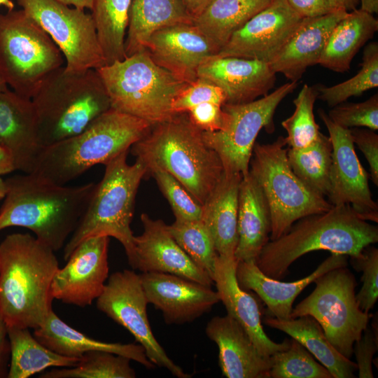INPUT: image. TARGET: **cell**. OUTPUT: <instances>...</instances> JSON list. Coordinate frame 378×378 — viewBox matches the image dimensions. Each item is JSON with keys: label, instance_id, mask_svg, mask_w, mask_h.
Wrapping results in <instances>:
<instances>
[{"label": "cell", "instance_id": "cell-32", "mask_svg": "<svg viewBox=\"0 0 378 378\" xmlns=\"http://www.w3.org/2000/svg\"><path fill=\"white\" fill-rule=\"evenodd\" d=\"M181 0H132L127 38L126 57L146 49L150 36L164 27L192 23Z\"/></svg>", "mask_w": 378, "mask_h": 378}, {"label": "cell", "instance_id": "cell-47", "mask_svg": "<svg viewBox=\"0 0 378 378\" xmlns=\"http://www.w3.org/2000/svg\"><path fill=\"white\" fill-rule=\"evenodd\" d=\"M354 144L365 157L369 167L370 178L378 186V135L374 130L368 128L354 127L350 129Z\"/></svg>", "mask_w": 378, "mask_h": 378}, {"label": "cell", "instance_id": "cell-38", "mask_svg": "<svg viewBox=\"0 0 378 378\" xmlns=\"http://www.w3.org/2000/svg\"><path fill=\"white\" fill-rule=\"evenodd\" d=\"M167 227L184 252L213 279L218 253L211 232L204 222L175 219Z\"/></svg>", "mask_w": 378, "mask_h": 378}, {"label": "cell", "instance_id": "cell-39", "mask_svg": "<svg viewBox=\"0 0 378 378\" xmlns=\"http://www.w3.org/2000/svg\"><path fill=\"white\" fill-rule=\"evenodd\" d=\"M361 69L353 77L332 86L316 85L318 99L333 107L378 86V43H368L364 48Z\"/></svg>", "mask_w": 378, "mask_h": 378}, {"label": "cell", "instance_id": "cell-12", "mask_svg": "<svg viewBox=\"0 0 378 378\" xmlns=\"http://www.w3.org/2000/svg\"><path fill=\"white\" fill-rule=\"evenodd\" d=\"M298 86V82L290 81L253 102L223 105L227 114L225 126L220 130L202 132V136L205 143L218 155L225 172L242 176L249 172L258 133L262 128L268 133L274 131V115L277 106Z\"/></svg>", "mask_w": 378, "mask_h": 378}, {"label": "cell", "instance_id": "cell-48", "mask_svg": "<svg viewBox=\"0 0 378 378\" xmlns=\"http://www.w3.org/2000/svg\"><path fill=\"white\" fill-rule=\"evenodd\" d=\"M290 8L302 18L326 15L335 10L329 0H286Z\"/></svg>", "mask_w": 378, "mask_h": 378}, {"label": "cell", "instance_id": "cell-11", "mask_svg": "<svg viewBox=\"0 0 378 378\" xmlns=\"http://www.w3.org/2000/svg\"><path fill=\"white\" fill-rule=\"evenodd\" d=\"M312 293L293 309L291 318H314L332 346L351 358L354 345L370 322V314L358 307L355 276L347 267L332 269L318 277Z\"/></svg>", "mask_w": 378, "mask_h": 378}, {"label": "cell", "instance_id": "cell-46", "mask_svg": "<svg viewBox=\"0 0 378 378\" xmlns=\"http://www.w3.org/2000/svg\"><path fill=\"white\" fill-rule=\"evenodd\" d=\"M378 337H376L368 324L359 340L354 345V354L359 378L374 377L372 364L373 356L378 349Z\"/></svg>", "mask_w": 378, "mask_h": 378}, {"label": "cell", "instance_id": "cell-17", "mask_svg": "<svg viewBox=\"0 0 378 378\" xmlns=\"http://www.w3.org/2000/svg\"><path fill=\"white\" fill-rule=\"evenodd\" d=\"M302 19L286 0H272L234 32L217 55L270 63L282 50Z\"/></svg>", "mask_w": 378, "mask_h": 378}, {"label": "cell", "instance_id": "cell-53", "mask_svg": "<svg viewBox=\"0 0 378 378\" xmlns=\"http://www.w3.org/2000/svg\"><path fill=\"white\" fill-rule=\"evenodd\" d=\"M65 5L72 6L80 9H92L94 0H56Z\"/></svg>", "mask_w": 378, "mask_h": 378}, {"label": "cell", "instance_id": "cell-34", "mask_svg": "<svg viewBox=\"0 0 378 378\" xmlns=\"http://www.w3.org/2000/svg\"><path fill=\"white\" fill-rule=\"evenodd\" d=\"M10 359L8 378H28L50 367H73L80 358L58 354L40 343L27 328L7 326Z\"/></svg>", "mask_w": 378, "mask_h": 378}, {"label": "cell", "instance_id": "cell-19", "mask_svg": "<svg viewBox=\"0 0 378 378\" xmlns=\"http://www.w3.org/2000/svg\"><path fill=\"white\" fill-rule=\"evenodd\" d=\"M145 50L157 64L189 84L198 78L200 65L217 55L220 48L192 22L155 31Z\"/></svg>", "mask_w": 378, "mask_h": 378}, {"label": "cell", "instance_id": "cell-3", "mask_svg": "<svg viewBox=\"0 0 378 378\" xmlns=\"http://www.w3.org/2000/svg\"><path fill=\"white\" fill-rule=\"evenodd\" d=\"M378 241V227L362 219L349 205L333 206L328 211L304 216L283 235L270 240L255 265L267 276L281 279L294 261L315 251L350 257Z\"/></svg>", "mask_w": 378, "mask_h": 378}, {"label": "cell", "instance_id": "cell-23", "mask_svg": "<svg viewBox=\"0 0 378 378\" xmlns=\"http://www.w3.org/2000/svg\"><path fill=\"white\" fill-rule=\"evenodd\" d=\"M347 265V255L331 253L308 276L295 281L283 282L265 275L254 262L238 261L236 276L241 289L255 292L266 304L267 316L288 320L291 318L295 300L307 286L326 272Z\"/></svg>", "mask_w": 378, "mask_h": 378}, {"label": "cell", "instance_id": "cell-1", "mask_svg": "<svg viewBox=\"0 0 378 378\" xmlns=\"http://www.w3.org/2000/svg\"><path fill=\"white\" fill-rule=\"evenodd\" d=\"M5 181L0 231L13 226L27 228L55 252L64 248L76 228L96 186L58 185L32 173Z\"/></svg>", "mask_w": 378, "mask_h": 378}, {"label": "cell", "instance_id": "cell-24", "mask_svg": "<svg viewBox=\"0 0 378 378\" xmlns=\"http://www.w3.org/2000/svg\"><path fill=\"white\" fill-rule=\"evenodd\" d=\"M237 262L234 256L218 255L213 276L216 291L227 314L244 328L262 354L270 356L285 349L289 340L286 338L281 343H276L265 332L257 300L252 294L241 289L237 283Z\"/></svg>", "mask_w": 378, "mask_h": 378}, {"label": "cell", "instance_id": "cell-25", "mask_svg": "<svg viewBox=\"0 0 378 378\" xmlns=\"http://www.w3.org/2000/svg\"><path fill=\"white\" fill-rule=\"evenodd\" d=\"M0 146L11 155L15 170L33 172L42 146L31 99L9 90L0 92Z\"/></svg>", "mask_w": 378, "mask_h": 378}, {"label": "cell", "instance_id": "cell-49", "mask_svg": "<svg viewBox=\"0 0 378 378\" xmlns=\"http://www.w3.org/2000/svg\"><path fill=\"white\" fill-rule=\"evenodd\" d=\"M10 359L7 326L0 314V378L8 377Z\"/></svg>", "mask_w": 378, "mask_h": 378}, {"label": "cell", "instance_id": "cell-2", "mask_svg": "<svg viewBox=\"0 0 378 378\" xmlns=\"http://www.w3.org/2000/svg\"><path fill=\"white\" fill-rule=\"evenodd\" d=\"M55 253L29 233L8 234L0 243V314L7 326L36 329L46 321L59 268Z\"/></svg>", "mask_w": 378, "mask_h": 378}, {"label": "cell", "instance_id": "cell-29", "mask_svg": "<svg viewBox=\"0 0 378 378\" xmlns=\"http://www.w3.org/2000/svg\"><path fill=\"white\" fill-rule=\"evenodd\" d=\"M242 175L225 172L202 205V220L213 237L218 255L234 256L238 242L237 214Z\"/></svg>", "mask_w": 378, "mask_h": 378}, {"label": "cell", "instance_id": "cell-8", "mask_svg": "<svg viewBox=\"0 0 378 378\" xmlns=\"http://www.w3.org/2000/svg\"><path fill=\"white\" fill-rule=\"evenodd\" d=\"M96 70L111 108L152 126L174 115L172 103L188 84L157 64L146 50Z\"/></svg>", "mask_w": 378, "mask_h": 378}, {"label": "cell", "instance_id": "cell-41", "mask_svg": "<svg viewBox=\"0 0 378 378\" xmlns=\"http://www.w3.org/2000/svg\"><path fill=\"white\" fill-rule=\"evenodd\" d=\"M270 378H332L299 342L291 337L288 346L270 356Z\"/></svg>", "mask_w": 378, "mask_h": 378}, {"label": "cell", "instance_id": "cell-13", "mask_svg": "<svg viewBox=\"0 0 378 378\" xmlns=\"http://www.w3.org/2000/svg\"><path fill=\"white\" fill-rule=\"evenodd\" d=\"M18 4L52 38L64 55L67 71L105 65L91 14L56 0H17Z\"/></svg>", "mask_w": 378, "mask_h": 378}, {"label": "cell", "instance_id": "cell-37", "mask_svg": "<svg viewBox=\"0 0 378 378\" xmlns=\"http://www.w3.org/2000/svg\"><path fill=\"white\" fill-rule=\"evenodd\" d=\"M127 357L104 351L83 354L73 367L54 368L41 374V378H134L136 372Z\"/></svg>", "mask_w": 378, "mask_h": 378}, {"label": "cell", "instance_id": "cell-9", "mask_svg": "<svg viewBox=\"0 0 378 378\" xmlns=\"http://www.w3.org/2000/svg\"><path fill=\"white\" fill-rule=\"evenodd\" d=\"M286 145L283 136L270 144L255 143L249 164V172L261 187L270 207V240L285 234L298 220L333 206L293 172Z\"/></svg>", "mask_w": 378, "mask_h": 378}, {"label": "cell", "instance_id": "cell-20", "mask_svg": "<svg viewBox=\"0 0 378 378\" xmlns=\"http://www.w3.org/2000/svg\"><path fill=\"white\" fill-rule=\"evenodd\" d=\"M143 232L134 236L136 270L142 272H163L210 286L213 279L184 252L160 219L141 215Z\"/></svg>", "mask_w": 378, "mask_h": 378}, {"label": "cell", "instance_id": "cell-51", "mask_svg": "<svg viewBox=\"0 0 378 378\" xmlns=\"http://www.w3.org/2000/svg\"><path fill=\"white\" fill-rule=\"evenodd\" d=\"M211 0H181L190 15L194 18L198 16Z\"/></svg>", "mask_w": 378, "mask_h": 378}, {"label": "cell", "instance_id": "cell-27", "mask_svg": "<svg viewBox=\"0 0 378 378\" xmlns=\"http://www.w3.org/2000/svg\"><path fill=\"white\" fill-rule=\"evenodd\" d=\"M271 231V214L266 197L248 172L242 176L239 184L235 259L255 263L262 248L270 241Z\"/></svg>", "mask_w": 378, "mask_h": 378}, {"label": "cell", "instance_id": "cell-50", "mask_svg": "<svg viewBox=\"0 0 378 378\" xmlns=\"http://www.w3.org/2000/svg\"><path fill=\"white\" fill-rule=\"evenodd\" d=\"M15 171L14 162L10 153L0 146V176Z\"/></svg>", "mask_w": 378, "mask_h": 378}, {"label": "cell", "instance_id": "cell-56", "mask_svg": "<svg viewBox=\"0 0 378 378\" xmlns=\"http://www.w3.org/2000/svg\"><path fill=\"white\" fill-rule=\"evenodd\" d=\"M0 6H4L8 10H13L15 8V4L11 0H0Z\"/></svg>", "mask_w": 378, "mask_h": 378}, {"label": "cell", "instance_id": "cell-4", "mask_svg": "<svg viewBox=\"0 0 378 378\" xmlns=\"http://www.w3.org/2000/svg\"><path fill=\"white\" fill-rule=\"evenodd\" d=\"M146 165H156L177 179L202 205L220 180L224 168L202 131L186 113H176L150 127L131 147Z\"/></svg>", "mask_w": 378, "mask_h": 378}, {"label": "cell", "instance_id": "cell-6", "mask_svg": "<svg viewBox=\"0 0 378 378\" xmlns=\"http://www.w3.org/2000/svg\"><path fill=\"white\" fill-rule=\"evenodd\" d=\"M39 144L46 147L76 135L111 108L96 69L50 73L31 98Z\"/></svg>", "mask_w": 378, "mask_h": 378}, {"label": "cell", "instance_id": "cell-22", "mask_svg": "<svg viewBox=\"0 0 378 378\" xmlns=\"http://www.w3.org/2000/svg\"><path fill=\"white\" fill-rule=\"evenodd\" d=\"M206 336L218 348V365L227 378H270V356L262 354L244 328L229 315L214 316Z\"/></svg>", "mask_w": 378, "mask_h": 378}, {"label": "cell", "instance_id": "cell-54", "mask_svg": "<svg viewBox=\"0 0 378 378\" xmlns=\"http://www.w3.org/2000/svg\"><path fill=\"white\" fill-rule=\"evenodd\" d=\"M359 3L360 9L372 15L378 13V0H359Z\"/></svg>", "mask_w": 378, "mask_h": 378}, {"label": "cell", "instance_id": "cell-15", "mask_svg": "<svg viewBox=\"0 0 378 378\" xmlns=\"http://www.w3.org/2000/svg\"><path fill=\"white\" fill-rule=\"evenodd\" d=\"M318 113L332 147L327 200L332 206L349 205L362 219L377 223L378 206L372 197L368 174L356 153L350 129L333 122L322 108Z\"/></svg>", "mask_w": 378, "mask_h": 378}, {"label": "cell", "instance_id": "cell-52", "mask_svg": "<svg viewBox=\"0 0 378 378\" xmlns=\"http://www.w3.org/2000/svg\"><path fill=\"white\" fill-rule=\"evenodd\" d=\"M335 10H342L346 12L358 8L359 0H329Z\"/></svg>", "mask_w": 378, "mask_h": 378}, {"label": "cell", "instance_id": "cell-42", "mask_svg": "<svg viewBox=\"0 0 378 378\" xmlns=\"http://www.w3.org/2000/svg\"><path fill=\"white\" fill-rule=\"evenodd\" d=\"M168 200L176 220H202V205L165 169L156 165L147 167Z\"/></svg>", "mask_w": 378, "mask_h": 378}, {"label": "cell", "instance_id": "cell-7", "mask_svg": "<svg viewBox=\"0 0 378 378\" xmlns=\"http://www.w3.org/2000/svg\"><path fill=\"white\" fill-rule=\"evenodd\" d=\"M128 151L105 164L102 179L96 184L83 215L64 246V260L85 239L107 236L116 239L122 245L129 265L136 270L134 235L130 224L136 195L141 181L147 174V168L138 158L133 164H129Z\"/></svg>", "mask_w": 378, "mask_h": 378}, {"label": "cell", "instance_id": "cell-35", "mask_svg": "<svg viewBox=\"0 0 378 378\" xmlns=\"http://www.w3.org/2000/svg\"><path fill=\"white\" fill-rule=\"evenodd\" d=\"M132 0H94L91 9L97 38L109 64L126 57L125 41Z\"/></svg>", "mask_w": 378, "mask_h": 378}, {"label": "cell", "instance_id": "cell-40", "mask_svg": "<svg viewBox=\"0 0 378 378\" xmlns=\"http://www.w3.org/2000/svg\"><path fill=\"white\" fill-rule=\"evenodd\" d=\"M318 95L316 86L304 84L293 100V113L281 122L287 132L285 138L289 148H304L318 136L321 132L314 114V106Z\"/></svg>", "mask_w": 378, "mask_h": 378}, {"label": "cell", "instance_id": "cell-57", "mask_svg": "<svg viewBox=\"0 0 378 378\" xmlns=\"http://www.w3.org/2000/svg\"><path fill=\"white\" fill-rule=\"evenodd\" d=\"M8 85L0 75V92L8 90Z\"/></svg>", "mask_w": 378, "mask_h": 378}, {"label": "cell", "instance_id": "cell-14", "mask_svg": "<svg viewBox=\"0 0 378 378\" xmlns=\"http://www.w3.org/2000/svg\"><path fill=\"white\" fill-rule=\"evenodd\" d=\"M148 304L139 274L126 269L108 276L102 293L96 300L97 308L127 330L144 347L152 363L166 368L178 378L190 377L167 356L155 339L147 316Z\"/></svg>", "mask_w": 378, "mask_h": 378}, {"label": "cell", "instance_id": "cell-33", "mask_svg": "<svg viewBox=\"0 0 378 378\" xmlns=\"http://www.w3.org/2000/svg\"><path fill=\"white\" fill-rule=\"evenodd\" d=\"M272 1L211 0L193 24L220 50L234 32Z\"/></svg>", "mask_w": 378, "mask_h": 378}, {"label": "cell", "instance_id": "cell-36", "mask_svg": "<svg viewBox=\"0 0 378 378\" xmlns=\"http://www.w3.org/2000/svg\"><path fill=\"white\" fill-rule=\"evenodd\" d=\"M332 144L329 136L320 132L310 145L287 149V158L293 172L311 189L328 196L332 163Z\"/></svg>", "mask_w": 378, "mask_h": 378}, {"label": "cell", "instance_id": "cell-18", "mask_svg": "<svg viewBox=\"0 0 378 378\" xmlns=\"http://www.w3.org/2000/svg\"><path fill=\"white\" fill-rule=\"evenodd\" d=\"M139 276L148 303L162 313L168 325L190 323L220 302L210 286L177 275L152 272Z\"/></svg>", "mask_w": 378, "mask_h": 378}, {"label": "cell", "instance_id": "cell-21", "mask_svg": "<svg viewBox=\"0 0 378 378\" xmlns=\"http://www.w3.org/2000/svg\"><path fill=\"white\" fill-rule=\"evenodd\" d=\"M276 74L265 62L217 55L197 70V77L219 87L225 104H232L248 103L267 95L276 82Z\"/></svg>", "mask_w": 378, "mask_h": 378}, {"label": "cell", "instance_id": "cell-31", "mask_svg": "<svg viewBox=\"0 0 378 378\" xmlns=\"http://www.w3.org/2000/svg\"><path fill=\"white\" fill-rule=\"evenodd\" d=\"M263 323L299 342L331 374L332 378H353L356 363L341 354L330 342L319 323L309 315L288 320L267 316Z\"/></svg>", "mask_w": 378, "mask_h": 378}, {"label": "cell", "instance_id": "cell-43", "mask_svg": "<svg viewBox=\"0 0 378 378\" xmlns=\"http://www.w3.org/2000/svg\"><path fill=\"white\" fill-rule=\"evenodd\" d=\"M371 245L365 247L359 255L350 257L354 268L363 272L362 287L356 294V299L359 308L367 314L378 298V249Z\"/></svg>", "mask_w": 378, "mask_h": 378}, {"label": "cell", "instance_id": "cell-10", "mask_svg": "<svg viewBox=\"0 0 378 378\" xmlns=\"http://www.w3.org/2000/svg\"><path fill=\"white\" fill-rule=\"evenodd\" d=\"M62 64L57 46L22 9L0 14V75L15 92L31 99Z\"/></svg>", "mask_w": 378, "mask_h": 378}, {"label": "cell", "instance_id": "cell-16", "mask_svg": "<svg viewBox=\"0 0 378 378\" xmlns=\"http://www.w3.org/2000/svg\"><path fill=\"white\" fill-rule=\"evenodd\" d=\"M108 244L107 236L92 237L80 242L53 277V299L81 308L97 300L109 276Z\"/></svg>", "mask_w": 378, "mask_h": 378}, {"label": "cell", "instance_id": "cell-55", "mask_svg": "<svg viewBox=\"0 0 378 378\" xmlns=\"http://www.w3.org/2000/svg\"><path fill=\"white\" fill-rule=\"evenodd\" d=\"M6 192V184L5 180H4L0 176V200L4 199Z\"/></svg>", "mask_w": 378, "mask_h": 378}, {"label": "cell", "instance_id": "cell-26", "mask_svg": "<svg viewBox=\"0 0 378 378\" xmlns=\"http://www.w3.org/2000/svg\"><path fill=\"white\" fill-rule=\"evenodd\" d=\"M348 12L337 10L316 18H303L279 54L269 63L276 73L298 82L308 67L318 64L328 38Z\"/></svg>", "mask_w": 378, "mask_h": 378}, {"label": "cell", "instance_id": "cell-5", "mask_svg": "<svg viewBox=\"0 0 378 378\" xmlns=\"http://www.w3.org/2000/svg\"><path fill=\"white\" fill-rule=\"evenodd\" d=\"M152 125L110 108L80 133L43 147L32 174L66 185L93 166L106 164L141 139Z\"/></svg>", "mask_w": 378, "mask_h": 378}, {"label": "cell", "instance_id": "cell-45", "mask_svg": "<svg viewBox=\"0 0 378 378\" xmlns=\"http://www.w3.org/2000/svg\"><path fill=\"white\" fill-rule=\"evenodd\" d=\"M223 90L215 84L197 78L188 85L174 99L172 109L174 114L186 113L193 106L204 102H214L225 104Z\"/></svg>", "mask_w": 378, "mask_h": 378}, {"label": "cell", "instance_id": "cell-30", "mask_svg": "<svg viewBox=\"0 0 378 378\" xmlns=\"http://www.w3.org/2000/svg\"><path fill=\"white\" fill-rule=\"evenodd\" d=\"M378 30V20L360 8L348 12L330 33L318 64L335 72L350 69L351 63Z\"/></svg>", "mask_w": 378, "mask_h": 378}, {"label": "cell", "instance_id": "cell-28", "mask_svg": "<svg viewBox=\"0 0 378 378\" xmlns=\"http://www.w3.org/2000/svg\"><path fill=\"white\" fill-rule=\"evenodd\" d=\"M34 330L33 335L40 343L62 356L81 358L89 351H104L127 357L148 370L155 368L140 344L112 343L94 340L64 322L53 309L44 324Z\"/></svg>", "mask_w": 378, "mask_h": 378}, {"label": "cell", "instance_id": "cell-44", "mask_svg": "<svg viewBox=\"0 0 378 378\" xmlns=\"http://www.w3.org/2000/svg\"><path fill=\"white\" fill-rule=\"evenodd\" d=\"M337 125L351 129L366 127L378 130V94L358 103L343 102L332 107L328 113Z\"/></svg>", "mask_w": 378, "mask_h": 378}]
</instances>
